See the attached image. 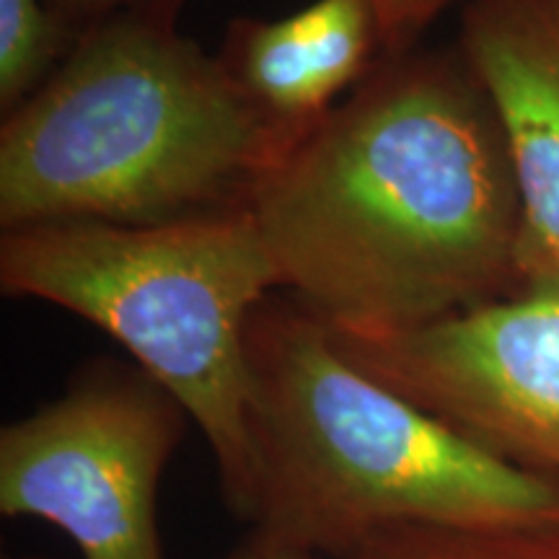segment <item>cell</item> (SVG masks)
Instances as JSON below:
<instances>
[{
	"label": "cell",
	"instance_id": "cell-1",
	"mask_svg": "<svg viewBox=\"0 0 559 559\" xmlns=\"http://www.w3.org/2000/svg\"><path fill=\"white\" fill-rule=\"evenodd\" d=\"M247 210L280 288L337 334L415 330L523 288L513 156L456 45L383 55Z\"/></svg>",
	"mask_w": 559,
	"mask_h": 559
},
{
	"label": "cell",
	"instance_id": "cell-2",
	"mask_svg": "<svg viewBox=\"0 0 559 559\" xmlns=\"http://www.w3.org/2000/svg\"><path fill=\"white\" fill-rule=\"evenodd\" d=\"M185 0H132L79 34L0 128V226H153L243 210L288 153L181 29Z\"/></svg>",
	"mask_w": 559,
	"mask_h": 559
},
{
	"label": "cell",
	"instance_id": "cell-3",
	"mask_svg": "<svg viewBox=\"0 0 559 559\" xmlns=\"http://www.w3.org/2000/svg\"><path fill=\"white\" fill-rule=\"evenodd\" d=\"M251 531L349 559L394 528L559 523V479L495 456L404 400L290 298L249 321Z\"/></svg>",
	"mask_w": 559,
	"mask_h": 559
},
{
	"label": "cell",
	"instance_id": "cell-4",
	"mask_svg": "<svg viewBox=\"0 0 559 559\" xmlns=\"http://www.w3.org/2000/svg\"><path fill=\"white\" fill-rule=\"evenodd\" d=\"M0 288L60 306L120 342L187 409L228 510L249 521L247 332L280 283L247 207L153 226L68 221L3 230Z\"/></svg>",
	"mask_w": 559,
	"mask_h": 559
},
{
	"label": "cell",
	"instance_id": "cell-5",
	"mask_svg": "<svg viewBox=\"0 0 559 559\" xmlns=\"http://www.w3.org/2000/svg\"><path fill=\"white\" fill-rule=\"evenodd\" d=\"M190 423L135 362L91 360L0 430V513L50 523L83 559H164L160 479Z\"/></svg>",
	"mask_w": 559,
	"mask_h": 559
},
{
	"label": "cell",
	"instance_id": "cell-6",
	"mask_svg": "<svg viewBox=\"0 0 559 559\" xmlns=\"http://www.w3.org/2000/svg\"><path fill=\"white\" fill-rule=\"evenodd\" d=\"M345 358L495 456L559 479V283L389 334L330 332Z\"/></svg>",
	"mask_w": 559,
	"mask_h": 559
},
{
	"label": "cell",
	"instance_id": "cell-7",
	"mask_svg": "<svg viewBox=\"0 0 559 559\" xmlns=\"http://www.w3.org/2000/svg\"><path fill=\"white\" fill-rule=\"evenodd\" d=\"M456 50L506 130L523 210V285L559 283V0H464Z\"/></svg>",
	"mask_w": 559,
	"mask_h": 559
},
{
	"label": "cell",
	"instance_id": "cell-8",
	"mask_svg": "<svg viewBox=\"0 0 559 559\" xmlns=\"http://www.w3.org/2000/svg\"><path fill=\"white\" fill-rule=\"evenodd\" d=\"M218 55L290 151L383 58L379 11L373 0H313L280 19L239 16Z\"/></svg>",
	"mask_w": 559,
	"mask_h": 559
},
{
	"label": "cell",
	"instance_id": "cell-9",
	"mask_svg": "<svg viewBox=\"0 0 559 559\" xmlns=\"http://www.w3.org/2000/svg\"><path fill=\"white\" fill-rule=\"evenodd\" d=\"M79 39L47 0H0V107L9 115L55 73Z\"/></svg>",
	"mask_w": 559,
	"mask_h": 559
},
{
	"label": "cell",
	"instance_id": "cell-10",
	"mask_svg": "<svg viewBox=\"0 0 559 559\" xmlns=\"http://www.w3.org/2000/svg\"><path fill=\"white\" fill-rule=\"evenodd\" d=\"M381 559H559V523L528 528H409Z\"/></svg>",
	"mask_w": 559,
	"mask_h": 559
},
{
	"label": "cell",
	"instance_id": "cell-11",
	"mask_svg": "<svg viewBox=\"0 0 559 559\" xmlns=\"http://www.w3.org/2000/svg\"><path fill=\"white\" fill-rule=\"evenodd\" d=\"M456 0H373L381 21L383 55L407 52L419 45L425 29L436 24Z\"/></svg>",
	"mask_w": 559,
	"mask_h": 559
},
{
	"label": "cell",
	"instance_id": "cell-12",
	"mask_svg": "<svg viewBox=\"0 0 559 559\" xmlns=\"http://www.w3.org/2000/svg\"><path fill=\"white\" fill-rule=\"evenodd\" d=\"M52 11L66 21L73 32H86L96 21L107 19L109 13L120 11L122 5L132 3V0H47Z\"/></svg>",
	"mask_w": 559,
	"mask_h": 559
},
{
	"label": "cell",
	"instance_id": "cell-13",
	"mask_svg": "<svg viewBox=\"0 0 559 559\" xmlns=\"http://www.w3.org/2000/svg\"><path fill=\"white\" fill-rule=\"evenodd\" d=\"M223 559H324V557L311 555V551L290 547V544H283L277 539H270V536L264 534H257V531H251L247 539H243L239 547Z\"/></svg>",
	"mask_w": 559,
	"mask_h": 559
},
{
	"label": "cell",
	"instance_id": "cell-14",
	"mask_svg": "<svg viewBox=\"0 0 559 559\" xmlns=\"http://www.w3.org/2000/svg\"><path fill=\"white\" fill-rule=\"evenodd\" d=\"M29 559H45V557H29Z\"/></svg>",
	"mask_w": 559,
	"mask_h": 559
}]
</instances>
